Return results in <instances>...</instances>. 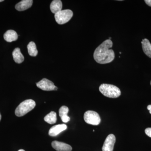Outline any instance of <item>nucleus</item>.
I'll list each match as a JSON object with an SVG mask.
<instances>
[{"mask_svg":"<svg viewBox=\"0 0 151 151\" xmlns=\"http://www.w3.org/2000/svg\"><path fill=\"white\" fill-rule=\"evenodd\" d=\"M113 46V42L110 40L103 42L94 52V60L100 64H106L113 61L115 58V53L113 50L110 49Z\"/></svg>","mask_w":151,"mask_h":151,"instance_id":"1","label":"nucleus"},{"mask_svg":"<svg viewBox=\"0 0 151 151\" xmlns=\"http://www.w3.org/2000/svg\"><path fill=\"white\" fill-rule=\"evenodd\" d=\"M99 90L103 95L109 98H117L121 94L119 88L112 84H102L99 87Z\"/></svg>","mask_w":151,"mask_h":151,"instance_id":"2","label":"nucleus"},{"mask_svg":"<svg viewBox=\"0 0 151 151\" xmlns=\"http://www.w3.org/2000/svg\"><path fill=\"white\" fill-rule=\"evenodd\" d=\"M36 103L34 100L29 99L21 103L16 109L15 113L18 117H22L35 108Z\"/></svg>","mask_w":151,"mask_h":151,"instance_id":"3","label":"nucleus"},{"mask_svg":"<svg viewBox=\"0 0 151 151\" xmlns=\"http://www.w3.org/2000/svg\"><path fill=\"white\" fill-rule=\"evenodd\" d=\"M73 13L70 9L61 10L55 15V18L58 24H63L66 23L72 17Z\"/></svg>","mask_w":151,"mask_h":151,"instance_id":"4","label":"nucleus"},{"mask_svg":"<svg viewBox=\"0 0 151 151\" xmlns=\"http://www.w3.org/2000/svg\"><path fill=\"white\" fill-rule=\"evenodd\" d=\"M84 121L87 124L97 126L100 124L101 119L99 114L94 111H88L84 113Z\"/></svg>","mask_w":151,"mask_h":151,"instance_id":"5","label":"nucleus"},{"mask_svg":"<svg viewBox=\"0 0 151 151\" xmlns=\"http://www.w3.org/2000/svg\"><path fill=\"white\" fill-rule=\"evenodd\" d=\"M37 86L44 91H52L54 90L55 86L54 83L50 80L44 78L36 83Z\"/></svg>","mask_w":151,"mask_h":151,"instance_id":"6","label":"nucleus"},{"mask_svg":"<svg viewBox=\"0 0 151 151\" xmlns=\"http://www.w3.org/2000/svg\"><path fill=\"white\" fill-rule=\"evenodd\" d=\"M116 140V137L113 134H111L108 135L103 144L102 150L103 151H113Z\"/></svg>","mask_w":151,"mask_h":151,"instance_id":"7","label":"nucleus"},{"mask_svg":"<svg viewBox=\"0 0 151 151\" xmlns=\"http://www.w3.org/2000/svg\"><path fill=\"white\" fill-rule=\"evenodd\" d=\"M52 147L57 151H71V146L62 142L54 141L52 142Z\"/></svg>","mask_w":151,"mask_h":151,"instance_id":"8","label":"nucleus"},{"mask_svg":"<svg viewBox=\"0 0 151 151\" xmlns=\"http://www.w3.org/2000/svg\"><path fill=\"white\" fill-rule=\"evenodd\" d=\"M67 128V126L65 124L55 125L50 128L49 131V135L51 137H55L61 132L65 131Z\"/></svg>","mask_w":151,"mask_h":151,"instance_id":"9","label":"nucleus"},{"mask_svg":"<svg viewBox=\"0 0 151 151\" xmlns=\"http://www.w3.org/2000/svg\"><path fill=\"white\" fill-rule=\"evenodd\" d=\"M32 0H23L15 6V9L18 11H23L27 9L32 6Z\"/></svg>","mask_w":151,"mask_h":151,"instance_id":"10","label":"nucleus"},{"mask_svg":"<svg viewBox=\"0 0 151 151\" xmlns=\"http://www.w3.org/2000/svg\"><path fill=\"white\" fill-rule=\"evenodd\" d=\"M4 39L8 42H12L17 40L18 35L13 30H9L4 34Z\"/></svg>","mask_w":151,"mask_h":151,"instance_id":"11","label":"nucleus"},{"mask_svg":"<svg viewBox=\"0 0 151 151\" xmlns=\"http://www.w3.org/2000/svg\"><path fill=\"white\" fill-rule=\"evenodd\" d=\"M69 109L67 106H62L59 110V115L63 123H67L70 120V118L68 116Z\"/></svg>","mask_w":151,"mask_h":151,"instance_id":"12","label":"nucleus"},{"mask_svg":"<svg viewBox=\"0 0 151 151\" xmlns=\"http://www.w3.org/2000/svg\"><path fill=\"white\" fill-rule=\"evenodd\" d=\"M62 3L60 0H54L52 2L50 9L52 13L56 14L62 10Z\"/></svg>","mask_w":151,"mask_h":151,"instance_id":"13","label":"nucleus"},{"mask_svg":"<svg viewBox=\"0 0 151 151\" xmlns=\"http://www.w3.org/2000/svg\"><path fill=\"white\" fill-rule=\"evenodd\" d=\"M143 51L145 54L151 58V44L147 39H144L141 42Z\"/></svg>","mask_w":151,"mask_h":151,"instance_id":"14","label":"nucleus"},{"mask_svg":"<svg viewBox=\"0 0 151 151\" xmlns=\"http://www.w3.org/2000/svg\"><path fill=\"white\" fill-rule=\"evenodd\" d=\"M13 57L14 60L17 63H21L24 60V57L21 53L20 49L16 48L12 52Z\"/></svg>","mask_w":151,"mask_h":151,"instance_id":"15","label":"nucleus"},{"mask_svg":"<svg viewBox=\"0 0 151 151\" xmlns=\"http://www.w3.org/2000/svg\"><path fill=\"white\" fill-rule=\"evenodd\" d=\"M44 121L49 124H55L57 122L56 113L54 111H51L45 117Z\"/></svg>","mask_w":151,"mask_h":151,"instance_id":"16","label":"nucleus"},{"mask_svg":"<svg viewBox=\"0 0 151 151\" xmlns=\"http://www.w3.org/2000/svg\"><path fill=\"white\" fill-rule=\"evenodd\" d=\"M27 47L29 54L30 56L35 57L37 55L38 51L36 45L34 42H30L28 45Z\"/></svg>","mask_w":151,"mask_h":151,"instance_id":"17","label":"nucleus"},{"mask_svg":"<svg viewBox=\"0 0 151 151\" xmlns=\"http://www.w3.org/2000/svg\"><path fill=\"white\" fill-rule=\"evenodd\" d=\"M145 132L146 134L148 137L151 138V128H148L145 130Z\"/></svg>","mask_w":151,"mask_h":151,"instance_id":"18","label":"nucleus"},{"mask_svg":"<svg viewBox=\"0 0 151 151\" xmlns=\"http://www.w3.org/2000/svg\"><path fill=\"white\" fill-rule=\"evenodd\" d=\"M145 1L147 5L151 7V0H145Z\"/></svg>","mask_w":151,"mask_h":151,"instance_id":"19","label":"nucleus"},{"mask_svg":"<svg viewBox=\"0 0 151 151\" xmlns=\"http://www.w3.org/2000/svg\"><path fill=\"white\" fill-rule=\"evenodd\" d=\"M147 109L150 111V113L151 114V105H149L147 106Z\"/></svg>","mask_w":151,"mask_h":151,"instance_id":"20","label":"nucleus"},{"mask_svg":"<svg viewBox=\"0 0 151 151\" xmlns=\"http://www.w3.org/2000/svg\"><path fill=\"white\" fill-rule=\"evenodd\" d=\"M18 151H25L24 150H22V149H21V150H19Z\"/></svg>","mask_w":151,"mask_h":151,"instance_id":"21","label":"nucleus"},{"mask_svg":"<svg viewBox=\"0 0 151 151\" xmlns=\"http://www.w3.org/2000/svg\"><path fill=\"white\" fill-rule=\"evenodd\" d=\"M58 88L56 87V86H55V88L54 90H57Z\"/></svg>","mask_w":151,"mask_h":151,"instance_id":"22","label":"nucleus"},{"mask_svg":"<svg viewBox=\"0 0 151 151\" xmlns=\"http://www.w3.org/2000/svg\"><path fill=\"white\" fill-rule=\"evenodd\" d=\"M1 113H0V121H1Z\"/></svg>","mask_w":151,"mask_h":151,"instance_id":"23","label":"nucleus"},{"mask_svg":"<svg viewBox=\"0 0 151 151\" xmlns=\"http://www.w3.org/2000/svg\"><path fill=\"white\" fill-rule=\"evenodd\" d=\"M4 1V0H0V2H1Z\"/></svg>","mask_w":151,"mask_h":151,"instance_id":"24","label":"nucleus"},{"mask_svg":"<svg viewBox=\"0 0 151 151\" xmlns=\"http://www.w3.org/2000/svg\"><path fill=\"white\" fill-rule=\"evenodd\" d=\"M150 84H151V82H150Z\"/></svg>","mask_w":151,"mask_h":151,"instance_id":"25","label":"nucleus"}]
</instances>
